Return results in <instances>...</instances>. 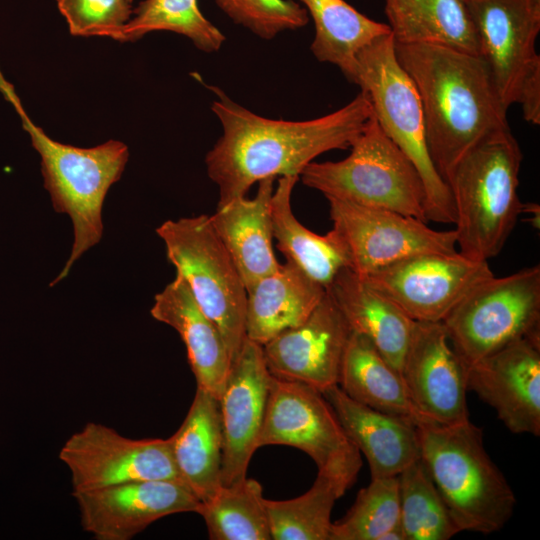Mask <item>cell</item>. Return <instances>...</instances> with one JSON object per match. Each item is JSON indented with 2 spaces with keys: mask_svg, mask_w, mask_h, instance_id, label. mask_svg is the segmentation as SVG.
<instances>
[{
  "mask_svg": "<svg viewBox=\"0 0 540 540\" xmlns=\"http://www.w3.org/2000/svg\"><path fill=\"white\" fill-rule=\"evenodd\" d=\"M362 276L414 321L442 322L467 293L493 273L488 261L457 251L417 254Z\"/></svg>",
  "mask_w": 540,
  "mask_h": 540,
  "instance_id": "5bb4252c",
  "label": "cell"
},
{
  "mask_svg": "<svg viewBox=\"0 0 540 540\" xmlns=\"http://www.w3.org/2000/svg\"><path fill=\"white\" fill-rule=\"evenodd\" d=\"M499 97L520 104L526 121L540 124V0H466Z\"/></svg>",
  "mask_w": 540,
  "mask_h": 540,
  "instance_id": "8fae6325",
  "label": "cell"
},
{
  "mask_svg": "<svg viewBox=\"0 0 540 540\" xmlns=\"http://www.w3.org/2000/svg\"><path fill=\"white\" fill-rule=\"evenodd\" d=\"M262 346L245 339L219 397L222 429L221 485L243 481L264 423L271 380Z\"/></svg>",
  "mask_w": 540,
  "mask_h": 540,
  "instance_id": "e0dca14e",
  "label": "cell"
},
{
  "mask_svg": "<svg viewBox=\"0 0 540 540\" xmlns=\"http://www.w3.org/2000/svg\"><path fill=\"white\" fill-rule=\"evenodd\" d=\"M211 89L216 95L211 108L223 130L205 157L207 174L219 191L217 206L246 196L265 178L299 176L317 156L350 148L373 116L363 92L330 114L288 121L259 116L219 88Z\"/></svg>",
  "mask_w": 540,
  "mask_h": 540,
  "instance_id": "6da1fadb",
  "label": "cell"
},
{
  "mask_svg": "<svg viewBox=\"0 0 540 540\" xmlns=\"http://www.w3.org/2000/svg\"><path fill=\"white\" fill-rule=\"evenodd\" d=\"M340 161L311 162L302 183L338 199L426 219L422 179L405 154L385 134L374 115Z\"/></svg>",
  "mask_w": 540,
  "mask_h": 540,
  "instance_id": "52a82bcc",
  "label": "cell"
},
{
  "mask_svg": "<svg viewBox=\"0 0 540 540\" xmlns=\"http://www.w3.org/2000/svg\"><path fill=\"white\" fill-rule=\"evenodd\" d=\"M235 23L262 39L304 27L309 20L304 7L292 0H215Z\"/></svg>",
  "mask_w": 540,
  "mask_h": 540,
  "instance_id": "e575fe53",
  "label": "cell"
},
{
  "mask_svg": "<svg viewBox=\"0 0 540 540\" xmlns=\"http://www.w3.org/2000/svg\"><path fill=\"white\" fill-rule=\"evenodd\" d=\"M299 176H282L271 198L273 238L277 248L309 278L325 289L344 268H349L347 253L336 233H314L294 215L291 207L293 188Z\"/></svg>",
  "mask_w": 540,
  "mask_h": 540,
  "instance_id": "484cf974",
  "label": "cell"
},
{
  "mask_svg": "<svg viewBox=\"0 0 540 540\" xmlns=\"http://www.w3.org/2000/svg\"><path fill=\"white\" fill-rule=\"evenodd\" d=\"M153 31H171L189 38L203 52L218 51L224 34L200 11L197 0H144L132 11L120 42H134Z\"/></svg>",
  "mask_w": 540,
  "mask_h": 540,
  "instance_id": "d6a6232c",
  "label": "cell"
},
{
  "mask_svg": "<svg viewBox=\"0 0 540 540\" xmlns=\"http://www.w3.org/2000/svg\"><path fill=\"white\" fill-rule=\"evenodd\" d=\"M169 439L182 482L201 503L208 501L222 486V429L218 398L197 387L184 421Z\"/></svg>",
  "mask_w": 540,
  "mask_h": 540,
  "instance_id": "d4e9b609",
  "label": "cell"
},
{
  "mask_svg": "<svg viewBox=\"0 0 540 540\" xmlns=\"http://www.w3.org/2000/svg\"><path fill=\"white\" fill-rule=\"evenodd\" d=\"M326 289L286 261L247 291L246 338L264 345L303 323Z\"/></svg>",
  "mask_w": 540,
  "mask_h": 540,
  "instance_id": "cb8c5ba5",
  "label": "cell"
},
{
  "mask_svg": "<svg viewBox=\"0 0 540 540\" xmlns=\"http://www.w3.org/2000/svg\"><path fill=\"white\" fill-rule=\"evenodd\" d=\"M71 473L73 492L132 481H181L170 439H132L90 422L72 434L59 452Z\"/></svg>",
  "mask_w": 540,
  "mask_h": 540,
  "instance_id": "4fadbf2b",
  "label": "cell"
},
{
  "mask_svg": "<svg viewBox=\"0 0 540 540\" xmlns=\"http://www.w3.org/2000/svg\"><path fill=\"white\" fill-rule=\"evenodd\" d=\"M266 445L305 452L318 474L332 479L344 493L354 485L362 466L360 451L322 392L273 375L259 448Z\"/></svg>",
  "mask_w": 540,
  "mask_h": 540,
  "instance_id": "9c48e42d",
  "label": "cell"
},
{
  "mask_svg": "<svg viewBox=\"0 0 540 540\" xmlns=\"http://www.w3.org/2000/svg\"><path fill=\"white\" fill-rule=\"evenodd\" d=\"M84 531L98 540H129L172 514L196 512L201 502L181 481L142 480L73 492Z\"/></svg>",
  "mask_w": 540,
  "mask_h": 540,
  "instance_id": "2e32d148",
  "label": "cell"
},
{
  "mask_svg": "<svg viewBox=\"0 0 540 540\" xmlns=\"http://www.w3.org/2000/svg\"><path fill=\"white\" fill-rule=\"evenodd\" d=\"M521 162L520 146L505 127L481 139L451 169L446 183L461 254L488 261L503 249L524 208L518 196Z\"/></svg>",
  "mask_w": 540,
  "mask_h": 540,
  "instance_id": "3957f363",
  "label": "cell"
},
{
  "mask_svg": "<svg viewBox=\"0 0 540 540\" xmlns=\"http://www.w3.org/2000/svg\"><path fill=\"white\" fill-rule=\"evenodd\" d=\"M273 177L258 182L254 198H235L210 216L219 239L234 261L246 290L276 272L280 263L273 250L271 198Z\"/></svg>",
  "mask_w": 540,
  "mask_h": 540,
  "instance_id": "7402d4cb",
  "label": "cell"
},
{
  "mask_svg": "<svg viewBox=\"0 0 540 540\" xmlns=\"http://www.w3.org/2000/svg\"><path fill=\"white\" fill-rule=\"evenodd\" d=\"M345 493L336 482L317 473L308 491L288 500H265L274 540H330L331 513Z\"/></svg>",
  "mask_w": 540,
  "mask_h": 540,
  "instance_id": "1f68e13d",
  "label": "cell"
},
{
  "mask_svg": "<svg viewBox=\"0 0 540 540\" xmlns=\"http://www.w3.org/2000/svg\"><path fill=\"white\" fill-rule=\"evenodd\" d=\"M339 387L353 400L373 409L420 421L401 372L364 335L351 332L342 359Z\"/></svg>",
  "mask_w": 540,
  "mask_h": 540,
  "instance_id": "83f0119b",
  "label": "cell"
},
{
  "mask_svg": "<svg viewBox=\"0 0 540 540\" xmlns=\"http://www.w3.org/2000/svg\"><path fill=\"white\" fill-rule=\"evenodd\" d=\"M353 332L367 337L401 372L415 321L362 275L342 269L327 287Z\"/></svg>",
  "mask_w": 540,
  "mask_h": 540,
  "instance_id": "603a6c76",
  "label": "cell"
},
{
  "mask_svg": "<svg viewBox=\"0 0 540 540\" xmlns=\"http://www.w3.org/2000/svg\"><path fill=\"white\" fill-rule=\"evenodd\" d=\"M343 314L326 292L308 318L262 345L269 372L319 391L338 384L351 335Z\"/></svg>",
  "mask_w": 540,
  "mask_h": 540,
  "instance_id": "d6986e66",
  "label": "cell"
},
{
  "mask_svg": "<svg viewBox=\"0 0 540 540\" xmlns=\"http://www.w3.org/2000/svg\"><path fill=\"white\" fill-rule=\"evenodd\" d=\"M263 488L245 478L231 486H221L197 511L211 540L272 539Z\"/></svg>",
  "mask_w": 540,
  "mask_h": 540,
  "instance_id": "f546056e",
  "label": "cell"
},
{
  "mask_svg": "<svg viewBox=\"0 0 540 540\" xmlns=\"http://www.w3.org/2000/svg\"><path fill=\"white\" fill-rule=\"evenodd\" d=\"M150 314L178 332L197 387L219 399L232 364L230 354L218 327L200 308L180 275L155 295Z\"/></svg>",
  "mask_w": 540,
  "mask_h": 540,
  "instance_id": "44dd1931",
  "label": "cell"
},
{
  "mask_svg": "<svg viewBox=\"0 0 540 540\" xmlns=\"http://www.w3.org/2000/svg\"><path fill=\"white\" fill-rule=\"evenodd\" d=\"M128 1H129L130 3H132V2H133V0H128Z\"/></svg>",
  "mask_w": 540,
  "mask_h": 540,
  "instance_id": "8d00e7d4",
  "label": "cell"
},
{
  "mask_svg": "<svg viewBox=\"0 0 540 540\" xmlns=\"http://www.w3.org/2000/svg\"><path fill=\"white\" fill-rule=\"evenodd\" d=\"M400 521L398 477L371 478L346 515L332 522L330 540H384Z\"/></svg>",
  "mask_w": 540,
  "mask_h": 540,
  "instance_id": "836d02e7",
  "label": "cell"
},
{
  "mask_svg": "<svg viewBox=\"0 0 540 540\" xmlns=\"http://www.w3.org/2000/svg\"><path fill=\"white\" fill-rule=\"evenodd\" d=\"M156 233L176 274L186 281L200 308L218 327L233 361L246 339L247 290L210 216L167 220Z\"/></svg>",
  "mask_w": 540,
  "mask_h": 540,
  "instance_id": "ba28073f",
  "label": "cell"
},
{
  "mask_svg": "<svg viewBox=\"0 0 540 540\" xmlns=\"http://www.w3.org/2000/svg\"><path fill=\"white\" fill-rule=\"evenodd\" d=\"M395 53L418 92L429 152L446 181L471 147L508 127L507 110L481 56L432 44L395 43Z\"/></svg>",
  "mask_w": 540,
  "mask_h": 540,
  "instance_id": "7a4b0ae2",
  "label": "cell"
},
{
  "mask_svg": "<svg viewBox=\"0 0 540 540\" xmlns=\"http://www.w3.org/2000/svg\"><path fill=\"white\" fill-rule=\"evenodd\" d=\"M314 21L313 55L336 65L355 83L357 56L379 37L391 34L389 25L374 21L344 0H300Z\"/></svg>",
  "mask_w": 540,
  "mask_h": 540,
  "instance_id": "f1b7e54d",
  "label": "cell"
},
{
  "mask_svg": "<svg viewBox=\"0 0 540 540\" xmlns=\"http://www.w3.org/2000/svg\"><path fill=\"white\" fill-rule=\"evenodd\" d=\"M442 323L468 366L513 341L540 333V266L482 281Z\"/></svg>",
  "mask_w": 540,
  "mask_h": 540,
  "instance_id": "30bf717a",
  "label": "cell"
},
{
  "mask_svg": "<svg viewBox=\"0 0 540 540\" xmlns=\"http://www.w3.org/2000/svg\"><path fill=\"white\" fill-rule=\"evenodd\" d=\"M69 32L80 37H109L120 41L132 16L128 0H56Z\"/></svg>",
  "mask_w": 540,
  "mask_h": 540,
  "instance_id": "d590c367",
  "label": "cell"
},
{
  "mask_svg": "<svg viewBox=\"0 0 540 540\" xmlns=\"http://www.w3.org/2000/svg\"><path fill=\"white\" fill-rule=\"evenodd\" d=\"M385 9L395 43L439 45L480 56L466 0H386Z\"/></svg>",
  "mask_w": 540,
  "mask_h": 540,
  "instance_id": "4316f807",
  "label": "cell"
},
{
  "mask_svg": "<svg viewBox=\"0 0 540 540\" xmlns=\"http://www.w3.org/2000/svg\"><path fill=\"white\" fill-rule=\"evenodd\" d=\"M22 120L34 149L41 157L44 188L54 210L67 214L73 224L74 240L70 257L54 286L66 278L72 265L102 238V207L110 187L122 176L129 157L126 144L108 140L91 148L63 144L50 138L24 111L14 88L4 95Z\"/></svg>",
  "mask_w": 540,
  "mask_h": 540,
  "instance_id": "5b68a950",
  "label": "cell"
},
{
  "mask_svg": "<svg viewBox=\"0 0 540 540\" xmlns=\"http://www.w3.org/2000/svg\"><path fill=\"white\" fill-rule=\"evenodd\" d=\"M327 200L349 269L360 275L417 254L458 251L454 230H434L427 222L387 209Z\"/></svg>",
  "mask_w": 540,
  "mask_h": 540,
  "instance_id": "7c38bea8",
  "label": "cell"
},
{
  "mask_svg": "<svg viewBox=\"0 0 540 540\" xmlns=\"http://www.w3.org/2000/svg\"><path fill=\"white\" fill-rule=\"evenodd\" d=\"M417 425L421 460L459 529L490 534L503 528L516 498L485 450L482 429L469 419Z\"/></svg>",
  "mask_w": 540,
  "mask_h": 540,
  "instance_id": "277c9868",
  "label": "cell"
},
{
  "mask_svg": "<svg viewBox=\"0 0 540 540\" xmlns=\"http://www.w3.org/2000/svg\"><path fill=\"white\" fill-rule=\"evenodd\" d=\"M467 372L468 364L452 347L442 322L415 321L401 375L420 421L455 424L469 419Z\"/></svg>",
  "mask_w": 540,
  "mask_h": 540,
  "instance_id": "9a60e30c",
  "label": "cell"
},
{
  "mask_svg": "<svg viewBox=\"0 0 540 540\" xmlns=\"http://www.w3.org/2000/svg\"><path fill=\"white\" fill-rule=\"evenodd\" d=\"M355 84L367 96L379 126L419 173L426 193L427 221L454 224L451 191L432 161L420 98L398 62L392 33L359 52Z\"/></svg>",
  "mask_w": 540,
  "mask_h": 540,
  "instance_id": "8992f818",
  "label": "cell"
},
{
  "mask_svg": "<svg viewBox=\"0 0 540 540\" xmlns=\"http://www.w3.org/2000/svg\"><path fill=\"white\" fill-rule=\"evenodd\" d=\"M397 477L406 540H448L461 532L421 458Z\"/></svg>",
  "mask_w": 540,
  "mask_h": 540,
  "instance_id": "4dcf8cb0",
  "label": "cell"
},
{
  "mask_svg": "<svg viewBox=\"0 0 540 540\" xmlns=\"http://www.w3.org/2000/svg\"><path fill=\"white\" fill-rule=\"evenodd\" d=\"M322 394L366 457L371 478L398 476L421 458L419 429L413 420L363 405L346 395L338 384Z\"/></svg>",
  "mask_w": 540,
  "mask_h": 540,
  "instance_id": "ffe728a7",
  "label": "cell"
},
{
  "mask_svg": "<svg viewBox=\"0 0 540 540\" xmlns=\"http://www.w3.org/2000/svg\"><path fill=\"white\" fill-rule=\"evenodd\" d=\"M467 388L515 434L540 435V333L509 343L468 366Z\"/></svg>",
  "mask_w": 540,
  "mask_h": 540,
  "instance_id": "ac0fdd59",
  "label": "cell"
}]
</instances>
